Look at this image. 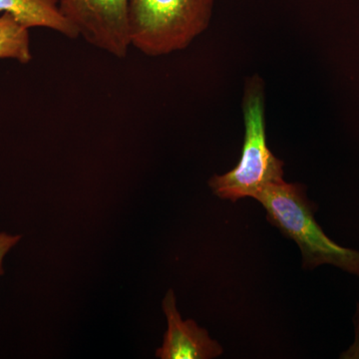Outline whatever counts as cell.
<instances>
[{
    "label": "cell",
    "instance_id": "1",
    "mask_svg": "<svg viewBox=\"0 0 359 359\" xmlns=\"http://www.w3.org/2000/svg\"><path fill=\"white\" fill-rule=\"evenodd\" d=\"M254 199L266 209L269 223L299 245L304 269L330 264L359 276L358 250L341 247L325 235L314 219L304 187L282 180L269 184Z\"/></svg>",
    "mask_w": 359,
    "mask_h": 359
},
{
    "label": "cell",
    "instance_id": "2",
    "mask_svg": "<svg viewBox=\"0 0 359 359\" xmlns=\"http://www.w3.org/2000/svg\"><path fill=\"white\" fill-rule=\"evenodd\" d=\"M215 0H130L131 46L148 56L183 50L209 27Z\"/></svg>",
    "mask_w": 359,
    "mask_h": 359
},
{
    "label": "cell",
    "instance_id": "3",
    "mask_svg": "<svg viewBox=\"0 0 359 359\" xmlns=\"http://www.w3.org/2000/svg\"><path fill=\"white\" fill-rule=\"evenodd\" d=\"M244 120V145L237 166L209 181L215 195L231 202L255 198L269 184L283 180V162L266 143L263 91L259 82H252L245 92Z\"/></svg>",
    "mask_w": 359,
    "mask_h": 359
},
{
    "label": "cell",
    "instance_id": "4",
    "mask_svg": "<svg viewBox=\"0 0 359 359\" xmlns=\"http://www.w3.org/2000/svg\"><path fill=\"white\" fill-rule=\"evenodd\" d=\"M130 0H58L59 9L79 36L117 58L131 47Z\"/></svg>",
    "mask_w": 359,
    "mask_h": 359
},
{
    "label": "cell",
    "instance_id": "5",
    "mask_svg": "<svg viewBox=\"0 0 359 359\" xmlns=\"http://www.w3.org/2000/svg\"><path fill=\"white\" fill-rule=\"evenodd\" d=\"M168 330L162 347L156 351L161 359H210L219 358L223 348L207 330L192 320H183L177 309L176 297L170 290L163 301Z\"/></svg>",
    "mask_w": 359,
    "mask_h": 359
},
{
    "label": "cell",
    "instance_id": "6",
    "mask_svg": "<svg viewBox=\"0 0 359 359\" xmlns=\"http://www.w3.org/2000/svg\"><path fill=\"white\" fill-rule=\"evenodd\" d=\"M11 14L28 29L47 28L68 39L79 37L59 9L58 0H0V14Z\"/></svg>",
    "mask_w": 359,
    "mask_h": 359
},
{
    "label": "cell",
    "instance_id": "7",
    "mask_svg": "<svg viewBox=\"0 0 359 359\" xmlns=\"http://www.w3.org/2000/svg\"><path fill=\"white\" fill-rule=\"evenodd\" d=\"M0 59L29 63L32 59L29 29L11 14H0Z\"/></svg>",
    "mask_w": 359,
    "mask_h": 359
},
{
    "label": "cell",
    "instance_id": "8",
    "mask_svg": "<svg viewBox=\"0 0 359 359\" xmlns=\"http://www.w3.org/2000/svg\"><path fill=\"white\" fill-rule=\"evenodd\" d=\"M21 236L20 235H8V233H0V275L2 271V263L6 255L8 254L9 250L13 249L14 245L20 242Z\"/></svg>",
    "mask_w": 359,
    "mask_h": 359
},
{
    "label": "cell",
    "instance_id": "9",
    "mask_svg": "<svg viewBox=\"0 0 359 359\" xmlns=\"http://www.w3.org/2000/svg\"><path fill=\"white\" fill-rule=\"evenodd\" d=\"M354 327H355V332H354V341L351 347L341 354L340 358L346 359H359V308L356 311L355 318H354Z\"/></svg>",
    "mask_w": 359,
    "mask_h": 359
}]
</instances>
